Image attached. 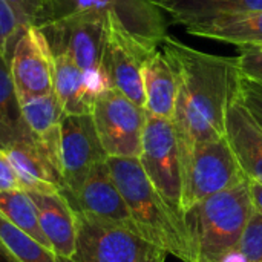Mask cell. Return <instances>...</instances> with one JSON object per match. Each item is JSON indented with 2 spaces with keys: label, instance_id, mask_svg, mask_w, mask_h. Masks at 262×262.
Segmentation results:
<instances>
[{
  "label": "cell",
  "instance_id": "cell-9",
  "mask_svg": "<svg viewBox=\"0 0 262 262\" xmlns=\"http://www.w3.org/2000/svg\"><path fill=\"white\" fill-rule=\"evenodd\" d=\"M157 48L158 46H152L130 34L117 18L107 17L103 68L107 74L111 86L143 107V64L149 54Z\"/></svg>",
  "mask_w": 262,
  "mask_h": 262
},
{
  "label": "cell",
  "instance_id": "cell-18",
  "mask_svg": "<svg viewBox=\"0 0 262 262\" xmlns=\"http://www.w3.org/2000/svg\"><path fill=\"white\" fill-rule=\"evenodd\" d=\"M152 3L184 29L262 11V0H152Z\"/></svg>",
  "mask_w": 262,
  "mask_h": 262
},
{
  "label": "cell",
  "instance_id": "cell-20",
  "mask_svg": "<svg viewBox=\"0 0 262 262\" xmlns=\"http://www.w3.org/2000/svg\"><path fill=\"white\" fill-rule=\"evenodd\" d=\"M144 109L149 115L173 118L177 103V80L172 64L158 46L143 64Z\"/></svg>",
  "mask_w": 262,
  "mask_h": 262
},
{
  "label": "cell",
  "instance_id": "cell-24",
  "mask_svg": "<svg viewBox=\"0 0 262 262\" xmlns=\"http://www.w3.org/2000/svg\"><path fill=\"white\" fill-rule=\"evenodd\" d=\"M0 246L17 262H58V258L0 215Z\"/></svg>",
  "mask_w": 262,
  "mask_h": 262
},
{
  "label": "cell",
  "instance_id": "cell-11",
  "mask_svg": "<svg viewBox=\"0 0 262 262\" xmlns=\"http://www.w3.org/2000/svg\"><path fill=\"white\" fill-rule=\"evenodd\" d=\"M9 71L18 101L54 91L55 57L41 28L26 26L9 57Z\"/></svg>",
  "mask_w": 262,
  "mask_h": 262
},
{
  "label": "cell",
  "instance_id": "cell-34",
  "mask_svg": "<svg viewBox=\"0 0 262 262\" xmlns=\"http://www.w3.org/2000/svg\"><path fill=\"white\" fill-rule=\"evenodd\" d=\"M247 49H255V51H262V45H258V46H253V48H246V49H241V51H247Z\"/></svg>",
  "mask_w": 262,
  "mask_h": 262
},
{
  "label": "cell",
  "instance_id": "cell-7",
  "mask_svg": "<svg viewBox=\"0 0 262 262\" xmlns=\"http://www.w3.org/2000/svg\"><path fill=\"white\" fill-rule=\"evenodd\" d=\"M92 120L107 157L138 158L147 112L115 88L103 91L94 104Z\"/></svg>",
  "mask_w": 262,
  "mask_h": 262
},
{
  "label": "cell",
  "instance_id": "cell-29",
  "mask_svg": "<svg viewBox=\"0 0 262 262\" xmlns=\"http://www.w3.org/2000/svg\"><path fill=\"white\" fill-rule=\"evenodd\" d=\"M238 64H239L241 75L244 78L262 86V51H255V49L239 51Z\"/></svg>",
  "mask_w": 262,
  "mask_h": 262
},
{
  "label": "cell",
  "instance_id": "cell-27",
  "mask_svg": "<svg viewBox=\"0 0 262 262\" xmlns=\"http://www.w3.org/2000/svg\"><path fill=\"white\" fill-rule=\"evenodd\" d=\"M23 29L9 5L0 0V55L9 60L11 51Z\"/></svg>",
  "mask_w": 262,
  "mask_h": 262
},
{
  "label": "cell",
  "instance_id": "cell-5",
  "mask_svg": "<svg viewBox=\"0 0 262 262\" xmlns=\"http://www.w3.org/2000/svg\"><path fill=\"white\" fill-rule=\"evenodd\" d=\"M138 160L157 190L173 207L181 210L184 161L172 118H161L147 114Z\"/></svg>",
  "mask_w": 262,
  "mask_h": 262
},
{
  "label": "cell",
  "instance_id": "cell-23",
  "mask_svg": "<svg viewBox=\"0 0 262 262\" xmlns=\"http://www.w3.org/2000/svg\"><path fill=\"white\" fill-rule=\"evenodd\" d=\"M0 215L20 232L37 241L45 249L51 250L49 241L46 239L40 226L38 210L26 190L14 189L0 192Z\"/></svg>",
  "mask_w": 262,
  "mask_h": 262
},
{
  "label": "cell",
  "instance_id": "cell-16",
  "mask_svg": "<svg viewBox=\"0 0 262 262\" xmlns=\"http://www.w3.org/2000/svg\"><path fill=\"white\" fill-rule=\"evenodd\" d=\"M38 210L41 230L51 250L58 258H72L77 247V216L68 198L61 192H28Z\"/></svg>",
  "mask_w": 262,
  "mask_h": 262
},
{
  "label": "cell",
  "instance_id": "cell-15",
  "mask_svg": "<svg viewBox=\"0 0 262 262\" xmlns=\"http://www.w3.org/2000/svg\"><path fill=\"white\" fill-rule=\"evenodd\" d=\"M226 138L246 177L262 184V127L239 98L227 109Z\"/></svg>",
  "mask_w": 262,
  "mask_h": 262
},
{
  "label": "cell",
  "instance_id": "cell-33",
  "mask_svg": "<svg viewBox=\"0 0 262 262\" xmlns=\"http://www.w3.org/2000/svg\"><path fill=\"white\" fill-rule=\"evenodd\" d=\"M0 262H17L2 246H0Z\"/></svg>",
  "mask_w": 262,
  "mask_h": 262
},
{
  "label": "cell",
  "instance_id": "cell-3",
  "mask_svg": "<svg viewBox=\"0 0 262 262\" xmlns=\"http://www.w3.org/2000/svg\"><path fill=\"white\" fill-rule=\"evenodd\" d=\"M252 212L249 180L187 209L184 221L195 262H220L236 249Z\"/></svg>",
  "mask_w": 262,
  "mask_h": 262
},
{
  "label": "cell",
  "instance_id": "cell-32",
  "mask_svg": "<svg viewBox=\"0 0 262 262\" xmlns=\"http://www.w3.org/2000/svg\"><path fill=\"white\" fill-rule=\"evenodd\" d=\"M220 262H250V259L239 250V247H236V249H233V250L224 253V255L221 256Z\"/></svg>",
  "mask_w": 262,
  "mask_h": 262
},
{
  "label": "cell",
  "instance_id": "cell-17",
  "mask_svg": "<svg viewBox=\"0 0 262 262\" xmlns=\"http://www.w3.org/2000/svg\"><path fill=\"white\" fill-rule=\"evenodd\" d=\"M9 158L20 187L26 192L55 193L61 192V173L46 152L31 137L5 149Z\"/></svg>",
  "mask_w": 262,
  "mask_h": 262
},
{
  "label": "cell",
  "instance_id": "cell-21",
  "mask_svg": "<svg viewBox=\"0 0 262 262\" xmlns=\"http://www.w3.org/2000/svg\"><path fill=\"white\" fill-rule=\"evenodd\" d=\"M187 34L215 41L230 43L238 49L262 45V11L247 15L218 18L200 26L186 29Z\"/></svg>",
  "mask_w": 262,
  "mask_h": 262
},
{
  "label": "cell",
  "instance_id": "cell-22",
  "mask_svg": "<svg viewBox=\"0 0 262 262\" xmlns=\"http://www.w3.org/2000/svg\"><path fill=\"white\" fill-rule=\"evenodd\" d=\"M31 137L21 117L20 101L11 78L9 60L0 55V147L5 150Z\"/></svg>",
  "mask_w": 262,
  "mask_h": 262
},
{
  "label": "cell",
  "instance_id": "cell-19",
  "mask_svg": "<svg viewBox=\"0 0 262 262\" xmlns=\"http://www.w3.org/2000/svg\"><path fill=\"white\" fill-rule=\"evenodd\" d=\"M23 121L35 140V143L46 152L57 169L61 173L60 166V140H61V123L64 111L52 91L51 94L20 101Z\"/></svg>",
  "mask_w": 262,
  "mask_h": 262
},
{
  "label": "cell",
  "instance_id": "cell-13",
  "mask_svg": "<svg viewBox=\"0 0 262 262\" xmlns=\"http://www.w3.org/2000/svg\"><path fill=\"white\" fill-rule=\"evenodd\" d=\"M68 201L78 213L138 233L127 204L118 190L106 161L100 163L89 173L80 190L68 198Z\"/></svg>",
  "mask_w": 262,
  "mask_h": 262
},
{
  "label": "cell",
  "instance_id": "cell-28",
  "mask_svg": "<svg viewBox=\"0 0 262 262\" xmlns=\"http://www.w3.org/2000/svg\"><path fill=\"white\" fill-rule=\"evenodd\" d=\"M238 98L262 127V86L243 77Z\"/></svg>",
  "mask_w": 262,
  "mask_h": 262
},
{
  "label": "cell",
  "instance_id": "cell-30",
  "mask_svg": "<svg viewBox=\"0 0 262 262\" xmlns=\"http://www.w3.org/2000/svg\"><path fill=\"white\" fill-rule=\"evenodd\" d=\"M14 189H21V187L9 158L6 157L5 150L0 147V192L14 190Z\"/></svg>",
  "mask_w": 262,
  "mask_h": 262
},
{
  "label": "cell",
  "instance_id": "cell-8",
  "mask_svg": "<svg viewBox=\"0 0 262 262\" xmlns=\"http://www.w3.org/2000/svg\"><path fill=\"white\" fill-rule=\"evenodd\" d=\"M54 55H68L83 71L103 68V55L107 37V18L94 12L69 14L43 23Z\"/></svg>",
  "mask_w": 262,
  "mask_h": 262
},
{
  "label": "cell",
  "instance_id": "cell-2",
  "mask_svg": "<svg viewBox=\"0 0 262 262\" xmlns=\"http://www.w3.org/2000/svg\"><path fill=\"white\" fill-rule=\"evenodd\" d=\"M106 163L138 233L167 255L184 262H195L184 213L157 190L140 160L107 157Z\"/></svg>",
  "mask_w": 262,
  "mask_h": 262
},
{
  "label": "cell",
  "instance_id": "cell-25",
  "mask_svg": "<svg viewBox=\"0 0 262 262\" xmlns=\"http://www.w3.org/2000/svg\"><path fill=\"white\" fill-rule=\"evenodd\" d=\"M14 11L21 28L35 25L41 26L52 18L49 0H5Z\"/></svg>",
  "mask_w": 262,
  "mask_h": 262
},
{
  "label": "cell",
  "instance_id": "cell-14",
  "mask_svg": "<svg viewBox=\"0 0 262 262\" xmlns=\"http://www.w3.org/2000/svg\"><path fill=\"white\" fill-rule=\"evenodd\" d=\"M54 92L66 115L92 114L97 97L111 86L104 68L83 71L68 55L57 54Z\"/></svg>",
  "mask_w": 262,
  "mask_h": 262
},
{
  "label": "cell",
  "instance_id": "cell-4",
  "mask_svg": "<svg viewBox=\"0 0 262 262\" xmlns=\"http://www.w3.org/2000/svg\"><path fill=\"white\" fill-rule=\"evenodd\" d=\"M77 247L74 262H166L167 252L137 232L106 224L75 212Z\"/></svg>",
  "mask_w": 262,
  "mask_h": 262
},
{
  "label": "cell",
  "instance_id": "cell-35",
  "mask_svg": "<svg viewBox=\"0 0 262 262\" xmlns=\"http://www.w3.org/2000/svg\"><path fill=\"white\" fill-rule=\"evenodd\" d=\"M58 258V256H57ZM58 262H74L72 259H69V258H58Z\"/></svg>",
  "mask_w": 262,
  "mask_h": 262
},
{
  "label": "cell",
  "instance_id": "cell-31",
  "mask_svg": "<svg viewBox=\"0 0 262 262\" xmlns=\"http://www.w3.org/2000/svg\"><path fill=\"white\" fill-rule=\"evenodd\" d=\"M249 180V189H250V196H252V203L253 207L262 213V184L258 181H253L250 178Z\"/></svg>",
  "mask_w": 262,
  "mask_h": 262
},
{
  "label": "cell",
  "instance_id": "cell-12",
  "mask_svg": "<svg viewBox=\"0 0 262 262\" xmlns=\"http://www.w3.org/2000/svg\"><path fill=\"white\" fill-rule=\"evenodd\" d=\"M49 3L52 18L80 12L114 17L130 34L152 46H160L167 35L164 14L152 0H49Z\"/></svg>",
  "mask_w": 262,
  "mask_h": 262
},
{
  "label": "cell",
  "instance_id": "cell-1",
  "mask_svg": "<svg viewBox=\"0 0 262 262\" xmlns=\"http://www.w3.org/2000/svg\"><path fill=\"white\" fill-rule=\"evenodd\" d=\"M160 48L167 55L177 80L172 120L186 169L195 146L226 135L227 109L238 98L243 75L238 57L207 54L170 35L161 40Z\"/></svg>",
  "mask_w": 262,
  "mask_h": 262
},
{
  "label": "cell",
  "instance_id": "cell-6",
  "mask_svg": "<svg viewBox=\"0 0 262 262\" xmlns=\"http://www.w3.org/2000/svg\"><path fill=\"white\" fill-rule=\"evenodd\" d=\"M247 180L226 135L193 147L184 169L183 213L204 200Z\"/></svg>",
  "mask_w": 262,
  "mask_h": 262
},
{
  "label": "cell",
  "instance_id": "cell-26",
  "mask_svg": "<svg viewBox=\"0 0 262 262\" xmlns=\"http://www.w3.org/2000/svg\"><path fill=\"white\" fill-rule=\"evenodd\" d=\"M238 247L250 262H262V213L255 207Z\"/></svg>",
  "mask_w": 262,
  "mask_h": 262
},
{
  "label": "cell",
  "instance_id": "cell-10",
  "mask_svg": "<svg viewBox=\"0 0 262 262\" xmlns=\"http://www.w3.org/2000/svg\"><path fill=\"white\" fill-rule=\"evenodd\" d=\"M107 160L91 114L64 115L60 140L61 193L74 196L89 173Z\"/></svg>",
  "mask_w": 262,
  "mask_h": 262
}]
</instances>
